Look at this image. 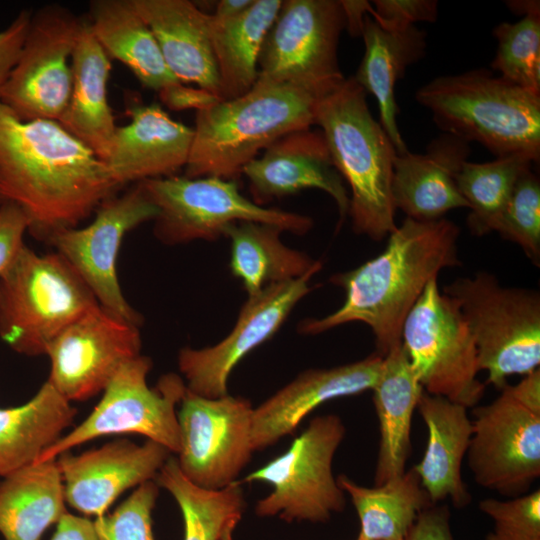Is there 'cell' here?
<instances>
[{"label":"cell","mask_w":540,"mask_h":540,"mask_svg":"<svg viewBox=\"0 0 540 540\" xmlns=\"http://www.w3.org/2000/svg\"><path fill=\"white\" fill-rule=\"evenodd\" d=\"M120 188L105 163L58 121H23L0 102V202L47 240L77 227Z\"/></svg>","instance_id":"1"},{"label":"cell","mask_w":540,"mask_h":540,"mask_svg":"<svg viewBox=\"0 0 540 540\" xmlns=\"http://www.w3.org/2000/svg\"><path fill=\"white\" fill-rule=\"evenodd\" d=\"M459 235L460 228L444 217L434 221L406 217L380 254L331 276L330 282L345 292L342 306L327 316L302 320L299 333L317 335L362 322L373 333L375 354L385 357L401 345L404 322L427 284L443 269L461 264Z\"/></svg>","instance_id":"2"},{"label":"cell","mask_w":540,"mask_h":540,"mask_svg":"<svg viewBox=\"0 0 540 540\" xmlns=\"http://www.w3.org/2000/svg\"><path fill=\"white\" fill-rule=\"evenodd\" d=\"M366 92L353 76L315 106V124L325 137L334 167L350 187L347 215L355 233L374 241L396 228L391 184L397 155L369 109Z\"/></svg>","instance_id":"3"},{"label":"cell","mask_w":540,"mask_h":540,"mask_svg":"<svg viewBox=\"0 0 540 540\" xmlns=\"http://www.w3.org/2000/svg\"><path fill=\"white\" fill-rule=\"evenodd\" d=\"M318 100L294 85L256 82L237 98L196 111L184 176L237 180L261 150L314 125Z\"/></svg>","instance_id":"4"},{"label":"cell","mask_w":540,"mask_h":540,"mask_svg":"<svg viewBox=\"0 0 540 540\" xmlns=\"http://www.w3.org/2000/svg\"><path fill=\"white\" fill-rule=\"evenodd\" d=\"M415 99L443 133L477 142L496 157L525 153L539 162L540 94L478 68L436 77Z\"/></svg>","instance_id":"5"},{"label":"cell","mask_w":540,"mask_h":540,"mask_svg":"<svg viewBox=\"0 0 540 540\" xmlns=\"http://www.w3.org/2000/svg\"><path fill=\"white\" fill-rule=\"evenodd\" d=\"M97 305L58 253L39 254L25 245L0 276V338L19 354L45 355L57 335Z\"/></svg>","instance_id":"6"},{"label":"cell","mask_w":540,"mask_h":540,"mask_svg":"<svg viewBox=\"0 0 540 540\" xmlns=\"http://www.w3.org/2000/svg\"><path fill=\"white\" fill-rule=\"evenodd\" d=\"M470 329L478 367L485 384L501 390L510 376H526L540 365V294L502 286L497 277L480 271L443 287Z\"/></svg>","instance_id":"7"},{"label":"cell","mask_w":540,"mask_h":540,"mask_svg":"<svg viewBox=\"0 0 540 540\" xmlns=\"http://www.w3.org/2000/svg\"><path fill=\"white\" fill-rule=\"evenodd\" d=\"M472 414L466 457L475 482L507 497L528 493L540 477V369Z\"/></svg>","instance_id":"8"},{"label":"cell","mask_w":540,"mask_h":540,"mask_svg":"<svg viewBox=\"0 0 540 540\" xmlns=\"http://www.w3.org/2000/svg\"><path fill=\"white\" fill-rule=\"evenodd\" d=\"M139 183L158 209L153 232L165 245L215 241L228 225L242 221L273 224L297 235L313 226L309 216L257 205L235 179L173 175Z\"/></svg>","instance_id":"9"},{"label":"cell","mask_w":540,"mask_h":540,"mask_svg":"<svg viewBox=\"0 0 540 540\" xmlns=\"http://www.w3.org/2000/svg\"><path fill=\"white\" fill-rule=\"evenodd\" d=\"M346 428L336 414L313 418L280 456L249 473L242 483L263 482L272 491L257 501L260 517L286 522L325 523L346 506V494L334 477L332 464Z\"/></svg>","instance_id":"10"},{"label":"cell","mask_w":540,"mask_h":540,"mask_svg":"<svg viewBox=\"0 0 540 540\" xmlns=\"http://www.w3.org/2000/svg\"><path fill=\"white\" fill-rule=\"evenodd\" d=\"M346 20L340 0H283L263 41L258 83L300 87L320 99L345 77L338 45Z\"/></svg>","instance_id":"11"},{"label":"cell","mask_w":540,"mask_h":540,"mask_svg":"<svg viewBox=\"0 0 540 540\" xmlns=\"http://www.w3.org/2000/svg\"><path fill=\"white\" fill-rule=\"evenodd\" d=\"M401 345L423 390L467 409L485 392L477 351L458 304L430 281L409 312Z\"/></svg>","instance_id":"12"},{"label":"cell","mask_w":540,"mask_h":540,"mask_svg":"<svg viewBox=\"0 0 540 540\" xmlns=\"http://www.w3.org/2000/svg\"><path fill=\"white\" fill-rule=\"evenodd\" d=\"M151 368V359L142 354L123 365L89 416L62 435L35 462L56 459L73 447L117 434L143 435L177 454L180 434L176 407L186 384L179 375L168 373L150 387L147 376Z\"/></svg>","instance_id":"13"},{"label":"cell","mask_w":540,"mask_h":540,"mask_svg":"<svg viewBox=\"0 0 540 540\" xmlns=\"http://www.w3.org/2000/svg\"><path fill=\"white\" fill-rule=\"evenodd\" d=\"M84 20L59 4L31 14L0 102L23 121L62 116L72 87L71 58Z\"/></svg>","instance_id":"14"},{"label":"cell","mask_w":540,"mask_h":540,"mask_svg":"<svg viewBox=\"0 0 540 540\" xmlns=\"http://www.w3.org/2000/svg\"><path fill=\"white\" fill-rule=\"evenodd\" d=\"M179 407L176 460L181 473L207 490L237 482L254 452L251 402L229 394L206 398L186 388Z\"/></svg>","instance_id":"15"},{"label":"cell","mask_w":540,"mask_h":540,"mask_svg":"<svg viewBox=\"0 0 540 540\" xmlns=\"http://www.w3.org/2000/svg\"><path fill=\"white\" fill-rule=\"evenodd\" d=\"M158 209L142 185L106 199L85 227L55 232L46 241L76 271L98 304L115 315L140 326L142 316L128 303L117 274L119 249L125 235L153 221Z\"/></svg>","instance_id":"16"},{"label":"cell","mask_w":540,"mask_h":540,"mask_svg":"<svg viewBox=\"0 0 540 540\" xmlns=\"http://www.w3.org/2000/svg\"><path fill=\"white\" fill-rule=\"evenodd\" d=\"M139 327L97 305L49 344L47 381L69 402L103 392L123 365L141 355Z\"/></svg>","instance_id":"17"},{"label":"cell","mask_w":540,"mask_h":540,"mask_svg":"<svg viewBox=\"0 0 540 540\" xmlns=\"http://www.w3.org/2000/svg\"><path fill=\"white\" fill-rule=\"evenodd\" d=\"M320 270L315 268L298 279L268 285L248 296L230 333L215 345L182 348L178 367L186 388L206 398L227 395L233 369L279 330L297 303L312 290L309 282Z\"/></svg>","instance_id":"18"},{"label":"cell","mask_w":540,"mask_h":540,"mask_svg":"<svg viewBox=\"0 0 540 540\" xmlns=\"http://www.w3.org/2000/svg\"><path fill=\"white\" fill-rule=\"evenodd\" d=\"M170 454L151 440L141 445L117 440L77 455L62 453L56 462L65 501L86 516H103L123 492L155 480Z\"/></svg>","instance_id":"19"},{"label":"cell","mask_w":540,"mask_h":540,"mask_svg":"<svg viewBox=\"0 0 540 540\" xmlns=\"http://www.w3.org/2000/svg\"><path fill=\"white\" fill-rule=\"evenodd\" d=\"M252 201L265 204L306 189H320L335 201L340 223L349 207L341 175L334 167L321 130L292 131L269 145L242 170Z\"/></svg>","instance_id":"20"},{"label":"cell","mask_w":540,"mask_h":540,"mask_svg":"<svg viewBox=\"0 0 540 540\" xmlns=\"http://www.w3.org/2000/svg\"><path fill=\"white\" fill-rule=\"evenodd\" d=\"M383 358L372 354L332 368L309 369L253 408L254 451L273 446L292 434L301 421L323 403L372 390Z\"/></svg>","instance_id":"21"},{"label":"cell","mask_w":540,"mask_h":540,"mask_svg":"<svg viewBox=\"0 0 540 540\" xmlns=\"http://www.w3.org/2000/svg\"><path fill=\"white\" fill-rule=\"evenodd\" d=\"M129 123L117 126L104 161L119 186L169 177L187 164L193 128L172 119L157 103L127 109Z\"/></svg>","instance_id":"22"},{"label":"cell","mask_w":540,"mask_h":540,"mask_svg":"<svg viewBox=\"0 0 540 540\" xmlns=\"http://www.w3.org/2000/svg\"><path fill=\"white\" fill-rule=\"evenodd\" d=\"M470 153L468 142L442 133L423 154H397L391 184L395 209L416 221H434L452 209L468 208L456 175Z\"/></svg>","instance_id":"23"},{"label":"cell","mask_w":540,"mask_h":540,"mask_svg":"<svg viewBox=\"0 0 540 540\" xmlns=\"http://www.w3.org/2000/svg\"><path fill=\"white\" fill-rule=\"evenodd\" d=\"M153 33L171 73L216 96L219 75L210 37V14L189 0H132Z\"/></svg>","instance_id":"24"},{"label":"cell","mask_w":540,"mask_h":540,"mask_svg":"<svg viewBox=\"0 0 540 540\" xmlns=\"http://www.w3.org/2000/svg\"><path fill=\"white\" fill-rule=\"evenodd\" d=\"M417 410L428 438L422 459L412 468L433 504L450 499L455 507L463 508L471 501L462 477L473 431L467 408L423 391Z\"/></svg>","instance_id":"25"},{"label":"cell","mask_w":540,"mask_h":540,"mask_svg":"<svg viewBox=\"0 0 540 540\" xmlns=\"http://www.w3.org/2000/svg\"><path fill=\"white\" fill-rule=\"evenodd\" d=\"M111 67V59L84 20L71 58L70 97L58 122L103 162L117 128L108 100Z\"/></svg>","instance_id":"26"},{"label":"cell","mask_w":540,"mask_h":540,"mask_svg":"<svg viewBox=\"0 0 540 540\" xmlns=\"http://www.w3.org/2000/svg\"><path fill=\"white\" fill-rule=\"evenodd\" d=\"M361 37L365 51L353 76L366 94L377 100L380 124L397 154L408 151L397 125L399 112L395 100V84L407 68L426 53V32L415 25L399 30L382 28L369 14L364 17Z\"/></svg>","instance_id":"27"},{"label":"cell","mask_w":540,"mask_h":540,"mask_svg":"<svg viewBox=\"0 0 540 540\" xmlns=\"http://www.w3.org/2000/svg\"><path fill=\"white\" fill-rule=\"evenodd\" d=\"M372 391L380 431L374 482L380 485L406 471L412 417L424 391L402 345L383 357Z\"/></svg>","instance_id":"28"},{"label":"cell","mask_w":540,"mask_h":540,"mask_svg":"<svg viewBox=\"0 0 540 540\" xmlns=\"http://www.w3.org/2000/svg\"><path fill=\"white\" fill-rule=\"evenodd\" d=\"M87 22L109 58L124 64L144 87L159 92L179 82L132 0H93Z\"/></svg>","instance_id":"29"},{"label":"cell","mask_w":540,"mask_h":540,"mask_svg":"<svg viewBox=\"0 0 540 540\" xmlns=\"http://www.w3.org/2000/svg\"><path fill=\"white\" fill-rule=\"evenodd\" d=\"M56 462H34L0 482V534L4 540H41L67 513Z\"/></svg>","instance_id":"30"},{"label":"cell","mask_w":540,"mask_h":540,"mask_svg":"<svg viewBox=\"0 0 540 540\" xmlns=\"http://www.w3.org/2000/svg\"><path fill=\"white\" fill-rule=\"evenodd\" d=\"M77 413L48 381L26 403L0 408V476L34 463Z\"/></svg>","instance_id":"31"},{"label":"cell","mask_w":540,"mask_h":540,"mask_svg":"<svg viewBox=\"0 0 540 540\" xmlns=\"http://www.w3.org/2000/svg\"><path fill=\"white\" fill-rule=\"evenodd\" d=\"M284 230L276 225L242 221L228 225L224 237L230 240V269L248 296L268 285L298 279L322 267L308 254L286 246Z\"/></svg>","instance_id":"32"},{"label":"cell","mask_w":540,"mask_h":540,"mask_svg":"<svg viewBox=\"0 0 540 540\" xmlns=\"http://www.w3.org/2000/svg\"><path fill=\"white\" fill-rule=\"evenodd\" d=\"M282 1L253 0L240 16L227 21H217L210 14L221 100L237 98L255 85L261 47Z\"/></svg>","instance_id":"33"},{"label":"cell","mask_w":540,"mask_h":540,"mask_svg":"<svg viewBox=\"0 0 540 540\" xmlns=\"http://www.w3.org/2000/svg\"><path fill=\"white\" fill-rule=\"evenodd\" d=\"M337 482L359 517L356 540H406L420 513L433 504L413 468L373 487L343 474Z\"/></svg>","instance_id":"34"},{"label":"cell","mask_w":540,"mask_h":540,"mask_svg":"<svg viewBox=\"0 0 540 540\" xmlns=\"http://www.w3.org/2000/svg\"><path fill=\"white\" fill-rule=\"evenodd\" d=\"M175 499L184 523L183 540H233L245 497L239 480L221 490H207L191 483L169 457L156 479Z\"/></svg>","instance_id":"35"},{"label":"cell","mask_w":540,"mask_h":540,"mask_svg":"<svg viewBox=\"0 0 540 540\" xmlns=\"http://www.w3.org/2000/svg\"><path fill=\"white\" fill-rule=\"evenodd\" d=\"M533 163L537 161L525 153L496 157L485 163H463L456 184L470 209L467 225L473 235L481 237L494 231L518 178Z\"/></svg>","instance_id":"36"},{"label":"cell","mask_w":540,"mask_h":540,"mask_svg":"<svg viewBox=\"0 0 540 540\" xmlns=\"http://www.w3.org/2000/svg\"><path fill=\"white\" fill-rule=\"evenodd\" d=\"M498 45L491 63L505 80L540 94V14L515 23L502 22L493 30Z\"/></svg>","instance_id":"37"},{"label":"cell","mask_w":540,"mask_h":540,"mask_svg":"<svg viewBox=\"0 0 540 540\" xmlns=\"http://www.w3.org/2000/svg\"><path fill=\"white\" fill-rule=\"evenodd\" d=\"M494 231L517 244L525 255L540 263V182L531 169L518 178Z\"/></svg>","instance_id":"38"},{"label":"cell","mask_w":540,"mask_h":540,"mask_svg":"<svg viewBox=\"0 0 540 540\" xmlns=\"http://www.w3.org/2000/svg\"><path fill=\"white\" fill-rule=\"evenodd\" d=\"M155 480L132 492L112 513L94 519L98 540H155L152 512L159 495Z\"/></svg>","instance_id":"39"},{"label":"cell","mask_w":540,"mask_h":540,"mask_svg":"<svg viewBox=\"0 0 540 540\" xmlns=\"http://www.w3.org/2000/svg\"><path fill=\"white\" fill-rule=\"evenodd\" d=\"M478 507L493 521L485 540H540V489L507 500L485 498Z\"/></svg>","instance_id":"40"},{"label":"cell","mask_w":540,"mask_h":540,"mask_svg":"<svg viewBox=\"0 0 540 540\" xmlns=\"http://www.w3.org/2000/svg\"><path fill=\"white\" fill-rule=\"evenodd\" d=\"M368 14L384 29L399 30L417 22H435L436 0H374Z\"/></svg>","instance_id":"41"},{"label":"cell","mask_w":540,"mask_h":540,"mask_svg":"<svg viewBox=\"0 0 540 540\" xmlns=\"http://www.w3.org/2000/svg\"><path fill=\"white\" fill-rule=\"evenodd\" d=\"M28 219L13 203H0V276L12 265L25 246Z\"/></svg>","instance_id":"42"},{"label":"cell","mask_w":540,"mask_h":540,"mask_svg":"<svg viewBox=\"0 0 540 540\" xmlns=\"http://www.w3.org/2000/svg\"><path fill=\"white\" fill-rule=\"evenodd\" d=\"M32 12L23 10L0 31V97L18 59Z\"/></svg>","instance_id":"43"},{"label":"cell","mask_w":540,"mask_h":540,"mask_svg":"<svg viewBox=\"0 0 540 540\" xmlns=\"http://www.w3.org/2000/svg\"><path fill=\"white\" fill-rule=\"evenodd\" d=\"M406 540H454L446 505L432 504L423 510Z\"/></svg>","instance_id":"44"},{"label":"cell","mask_w":540,"mask_h":540,"mask_svg":"<svg viewBox=\"0 0 540 540\" xmlns=\"http://www.w3.org/2000/svg\"><path fill=\"white\" fill-rule=\"evenodd\" d=\"M161 102L170 110L182 111L205 109L219 102L221 99L215 94L201 89L187 86L182 82L168 85L158 92Z\"/></svg>","instance_id":"45"},{"label":"cell","mask_w":540,"mask_h":540,"mask_svg":"<svg viewBox=\"0 0 540 540\" xmlns=\"http://www.w3.org/2000/svg\"><path fill=\"white\" fill-rule=\"evenodd\" d=\"M51 540H98L94 520L67 512L57 522Z\"/></svg>","instance_id":"46"},{"label":"cell","mask_w":540,"mask_h":540,"mask_svg":"<svg viewBox=\"0 0 540 540\" xmlns=\"http://www.w3.org/2000/svg\"><path fill=\"white\" fill-rule=\"evenodd\" d=\"M344 11L346 28L353 37L361 36L364 17L371 7L370 2L364 0H340Z\"/></svg>","instance_id":"47"},{"label":"cell","mask_w":540,"mask_h":540,"mask_svg":"<svg viewBox=\"0 0 540 540\" xmlns=\"http://www.w3.org/2000/svg\"><path fill=\"white\" fill-rule=\"evenodd\" d=\"M253 0H220L215 8L212 18L217 21H227L240 16Z\"/></svg>","instance_id":"48"},{"label":"cell","mask_w":540,"mask_h":540,"mask_svg":"<svg viewBox=\"0 0 540 540\" xmlns=\"http://www.w3.org/2000/svg\"><path fill=\"white\" fill-rule=\"evenodd\" d=\"M509 9L515 14L523 16L540 14V4L538 0H511L505 1Z\"/></svg>","instance_id":"49"},{"label":"cell","mask_w":540,"mask_h":540,"mask_svg":"<svg viewBox=\"0 0 540 540\" xmlns=\"http://www.w3.org/2000/svg\"><path fill=\"white\" fill-rule=\"evenodd\" d=\"M1 203V202H0Z\"/></svg>","instance_id":"50"}]
</instances>
